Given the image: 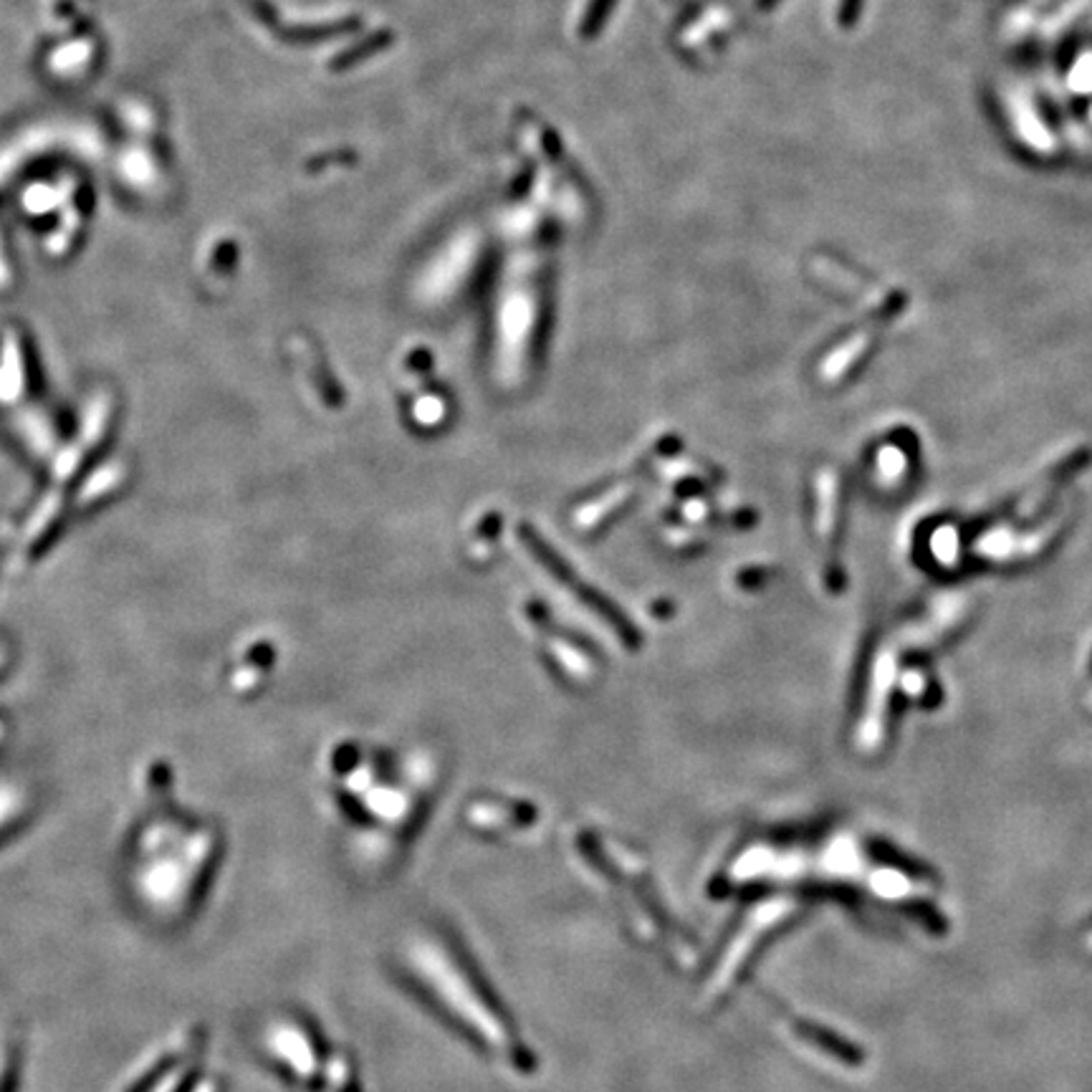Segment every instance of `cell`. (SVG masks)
I'll use <instances>...</instances> for the list:
<instances>
[]
</instances>
